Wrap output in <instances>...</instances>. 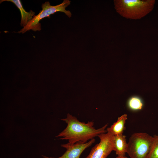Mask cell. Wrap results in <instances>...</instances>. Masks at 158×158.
Here are the masks:
<instances>
[{"mask_svg":"<svg viewBox=\"0 0 158 158\" xmlns=\"http://www.w3.org/2000/svg\"><path fill=\"white\" fill-rule=\"evenodd\" d=\"M95 141V139L93 138L85 143L78 142L72 144L68 142L61 145L62 147L66 149V151L61 156L54 157L42 156L44 158H79L83 152L91 146Z\"/></svg>","mask_w":158,"mask_h":158,"instance_id":"cell-6","label":"cell"},{"mask_svg":"<svg viewBox=\"0 0 158 158\" xmlns=\"http://www.w3.org/2000/svg\"><path fill=\"white\" fill-rule=\"evenodd\" d=\"M98 136L99 142L92 148L85 158H107L114 151L113 135L107 132L99 134Z\"/></svg>","mask_w":158,"mask_h":158,"instance_id":"cell-5","label":"cell"},{"mask_svg":"<svg viewBox=\"0 0 158 158\" xmlns=\"http://www.w3.org/2000/svg\"><path fill=\"white\" fill-rule=\"evenodd\" d=\"M10 1L14 3L19 9L21 14V20L20 25L21 26L25 27L34 16L35 12L32 10L29 12H26L23 8L20 0H1L0 3L3 1Z\"/></svg>","mask_w":158,"mask_h":158,"instance_id":"cell-8","label":"cell"},{"mask_svg":"<svg viewBox=\"0 0 158 158\" xmlns=\"http://www.w3.org/2000/svg\"><path fill=\"white\" fill-rule=\"evenodd\" d=\"M113 141L114 151L115 152L117 157L125 156L127 147L126 136L123 134L114 135Z\"/></svg>","mask_w":158,"mask_h":158,"instance_id":"cell-7","label":"cell"},{"mask_svg":"<svg viewBox=\"0 0 158 158\" xmlns=\"http://www.w3.org/2000/svg\"><path fill=\"white\" fill-rule=\"evenodd\" d=\"M127 119L126 114H123L118 117L116 121L107 128V132L113 135L122 134L125 129V125Z\"/></svg>","mask_w":158,"mask_h":158,"instance_id":"cell-9","label":"cell"},{"mask_svg":"<svg viewBox=\"0 0 158 158\" xmlns=\"http://www.w3.org/2000/svg\"><path fill=\"white\" fill-rule=\"evenodd\" d=\"M142 101L139 97H133L128 100V105L129 108L133 110L141 109L143 106Z\"/></svg>","mask_w":158,"mask_h":158,"instance_id":"cell-10","label":"cell"},{"mask_svg":"<svg viewBox=\"0 0 158 158\" xmlns=\"http://www.w3.org/2000/svg\"><path fill=\"white\" fill-rule=\"evenodd\" d=\"M153 137V141L147 158H158V134Z\"/></svg>","mask_w":158,"mask_h":158,"instance_id":"cell-11","label":"cell"},{"mask_svg":"<svg viewBox=\"0 0 158 158\" xmlns=\"http://www.w3.org/2000/svg\"><path fill=\"white\" fill-rule=\"evenodd\" d=\"M116 158H128L125 156H124L122 157H116Z\"/></svg>","mask_w":158,"mask_h":158,"instance_id":"cell-12","label":"cell"},{"mask_svg":"<svg viewBox=\"0 0 158 158\" xmlns=\"http://www.w3.org/2000/svg\"><path fill=\"white\" fill-rule=\"evenodd\" d=\"M61 120L65 122L67 126L56 137H61L59 139L68 140V142L72 144L78 142L85 143L99 134L107 133L106 129L108 125L106 124L96 129L93 127V121H89L87 123L81 122L69 114H68L66 118Z\"/></svg>","mask_w":158,"mask_h":158,"instance_id":"cell-1","label":"cell"},{"mask_svg":"<svg viewBox=\"0 0 158 158\" xmlns=\"http://www.w3.org/2000/svg\"><path fill=\"white\" fill-rule=\"evenodd\" d=\"M71 3L69 0H64L61 4L56 6H51L49 1H46L42 5V10L37 15H35L32 20L25 27L18 32L23 34L28 31L31 30L34 31L41 30V25L40 21L46 18H50V16L58 12H63L69 18L72 16L71 12L66 10V8Z\"/></svg>","mask_w":158,"mask_h":158,"instance_id":"cell-3","label":"cell"},{"mask_svg":"<svg viewBox=\"0 0 158 158\" xmlns=\"http://www.w3.org/2000/svg\"><path fill=\"white\" fill-rule=\"evenodd\" d=\"M114 8L122 16L127 19H140L153 10L155 0H115Z\"/></svg>","mask_w":158,"mask_h":158,"instance_id":"cell-2","label":"cell"},{"mask_svg":"<svg viewBox=\"0 0 158 158\" xmlns=\"http://www.w3.org/2000/svg\"><path fill=\"white\" fill-rule=\"evenodd\" d=\"M153 137L145 133L133 134L127 143L126 153L130 158H147Z\"/></svg>","mask_w":158,"mask_h":158,"instance_id":"cell-4","label":"cell"}]
</instances>
